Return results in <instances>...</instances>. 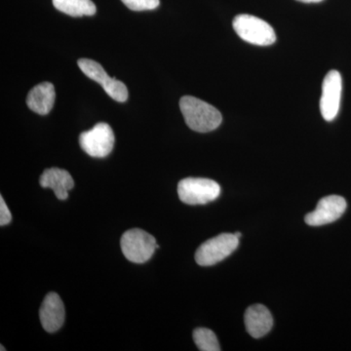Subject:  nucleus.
I'll return each mask as SVG.
<instances>
[{"instance_id":"f8f14e48","label":"nucleus","mask_w":351,"mask_h":351,"mask_svg":"<svg viewBox=\"0 0 351 351\" xmlns=\"http://www.w3.org/2000/svg\"><path fill=\"white\" fill-rule=\"evenodd\" d=\"M39 182L43 188L52 189L60 200L68 199L69 191L75 186V181L68 171L60 168H50L44 171Z\"/></svg>"},{"instance_id":"39448f33","label":"nucleus","mask_w":351,"mask_h":351,"mask_svg":"<svg viewBox=\"0 0 351 351\" xmlns=\"http://www.w3.org/2000/svg\"><path fill=\"white\" fill-rule=\"evenodd\" d=\"M239 239L234 233H223L207 240L195 253V261L201 267H211L228 256L239 247Z\"/></svg>"},{"instance_id":"1a4fd4ad","label":"nucleus","mask_w":351,"mask_h":351,"mask_svg":"<svg viewBox=\"0 0 351 351\" xmlns=\"http://www.w3.org/2000/svg\"><path fill=\"white\" fill-rule=\"evenodd\" d=\"M346 209L345 198L338 195H330L318 202L316 209L306 215L304 221L308 226H319L334 223L341 218Z\"/></svg>"},{"instance_id":"2eb2a0df","label":"nucleus","mask_w":351,"mask_h":351,"mask_svg":"<svg viewBox=\"0 0 351 351\" xmlns=\"http://www.w3.org/2000/svg\"><path fill=\"white\" fill-rule=\"evenodd\" d=\"M193 339L201 351H219V343L216 335L206 328H198L193 332Z\"/></svg>"},{"instance_id":"0eeeda50","label":"nucleus","mask_w":351,"mask_h":351,"mask_svg":"<svg viewBox=\"0 0 351 351\" xmlns=\"http://www.w3.org/2000/svg\"><path fill=\"white\" fill-rule=\"evenodd\" d=\"M77 64L82 73L90 80L98 82L113 100L119 101V103H124L127 101L128 90H127L126 85L115 78L110 77L107 71L100 64L93 60L80 59Z\"/></svg>"},{"instance_id":"a211bd4d","label":"nucleus","mask_w":351,"mask_h":351,"mask_svg":"<svg viewBox=\"0 0 351 351\" xmlns=\"http://www.w3.org/2000/svg\"><path fill=\"white\" fill-rule=\"evenodd\" d=\"M298 1L304 2V3H318V2L323 1V0H298Z\"/></svg>"},{"instance_id":"7ed1b4c3","label":"nucleus","mask_w":351,"mask_h":351,"mask_svg":"<svg viewBox=\"0 0 351 351\" xmlns=\"http://www.w3.org/2000/svg\"><path fill=\"white\" fill-rule=\"evenodd\" d=\"M120 245L127 260L135 263L147 262L158 248L156 239L140 228H133L124 232Z\"/></svg>"},{"instance_id":"6e6552de","label":"nucleus","mask_w":351,"mask_h":351,"mask_svg":"<svg viewBox=\"0 0 351 351\" xmlns=\"http://www.w3.org/2000/svg\"><path fill=\"white\" fill-rule=\"evenodd\" d=\"M343 80L338 71H331L325 76L320 99V112L323 119L332 121L338 115L341 105Z\"/></svg>"},{"instance_id":"dca6fc26","label":"nucleus","mask_w":351,"mask_h":351,"mask_svg":"<svg viewBox=\"0 0 351 351\" xmlns=\"http://www.w3.org/2000/svg\"><path fill=\"white\" fill-rule=\"evenodd\" d=\"M130 10H154L160 4V0H121Z\"/></svg>"},{"instance_id":"f03ea898","label":"nucleus","mask_w":351,"mask_h":351,"mask_svg":"<svg viewBox=\"0 0 351 351\" xmlns=\"http://www.w3.org/2000/svg\"><path fill=\"white\" fill-rule=\"evenodd\" d=\"M233 29L240 38L258 46H269L276 43L274 27L256 16L241 14L233 20Z\"/></svg>"},{"instance_id":"9d476101","label":"nucleus","mask_w":351,"mask_h":351,"mask_svg":"<svg viewBox=\"0 0 351 351\" xmlns=\"http://www.w3.org/2000/svg\"><path fill=\"white\" fill-rule=\"evenodd\" d=\"M66 311L63 301L56 293L46 295L39 311V318L43 329L48 332H55L63 326Z\"/></svg>"},{"instance_id":"9b49d317","label":"nucleus","mask_w":351,"mask_h":351,"mask_svg":"<svg viewBox=\"0 0 351 351\" xmlns=\"http://www.w3.org/2000/svg\"><path fill=\"white\" fill-rule=\"evenodd\" d=\"M274 325L271 313L263 304H254L245 313V326L251 337L260 339L271 330Z\"/></svg>"},{"instance_id":"4468645a","label":"nucleus","mask_w":351,"mask_h":351,"mask_svg":"<svg viewBox=\"0 0 351 351\" xmlns=\"http://www.w3.org/2000/svg\"><path fill=\"white\" fill-rule=\"evenodd\" d=\"M53 5L60 12L71 17L93 16L97 12L96 5L92 0H52Z\"/></svg>"},{"instance_id":"f257e3e1","label":"nucleus","mask_w":351,"mask_h":351,"mask_svg":"<svg viewBox=\"0 0 351 351\" xmlns=\"http://www.w3.org/2000/svg\"><path fill=\"white\" fill-rule=\"evenodd\" d=\"M180 108L191 130L207 133L218 128L223 121L221 112L213 106L193 96L182 97Z\"/></svg>"},{"instance_id":"f3484780","label":"nucleus","mask_w":351,"mask_h":351,"mask_svg":"<svg viewBox=\"0 0 351 351\" xmlns=\"http://www.w3.org/2000/svg\"><path fill=\"white\" fill-rule=\"evenodd\" d=\"M12 221V215L7 207L5 201L3 197L0 196V226H3L8 225Z\"/></svg>"},{"instance_id":"20e7f679","label":"nucleus","mask_w":351,"mask_h":351,"mask_svg":"<svg viewBox=\"0 0 351 351\" xmlns=\"http://www.w3.org/2000/svg\"><path fill=\"white\" fill-rule=\"evenodd\" d=\"M221 186L213 180L204 178H186L178 184V195L188 205H204L216 200Z\"/></svg>"},{"instance_id":"ddd939ff","label":"nucleus","mask_w":351,"mask_h":351,"mask_svg":"<svg viewBox=\"0 0 351 351\" xmlns=\"http://www.w3.org/2000/svg\"><path fill=\"white\" fill-rule=\"evenodd\" d=\"M55 87L52 83L43 82L32 88L27 97V105L32 112L40 115L48 114L54 106Z\"/></svg>"},{"instance_id":"423d86ee","label":"nucleus","mask_w":351,"mask_h":351,"mask_svg":"<svg viewBox=\"0 0 351 351\" xmlns=\"http://www.w3.org/2000/svg\"><path fill=\"white\" fill-rule=\"evenodd\" d=\"M114 134L105 122L96 124L91 130L83 132L80 137V147L90 156L104 158L114 147Z\"/></svg>"},{"instance_id":"aec40b11","label":"nucleus","mask_w":351,"mask_h":351,"mask_svg":"<svg viewBox=\"0 0 351 351\" xmlns=\"http://www.w3.org/2000/svg\"><path fill=\"white\" fill-rule=\"evenodd\" d=\"M1 350L5 351V348H3V346H1Z\"/></svg>"},{"instance_id":"6ab92c4d","label":"nucleus","mask_w":351,"mask_h":351,"mask_svg":"<svg viewBox=\"0 0 351 351\" xmlns=\"http://www.w3.org/2000/svg\"><path fill=\"white\" fill-rule=\"evenodd\" d=\"M234 234L237 235V237H239H239H241V233L240 232H235Z\"/></svg>"}]
</instances>
